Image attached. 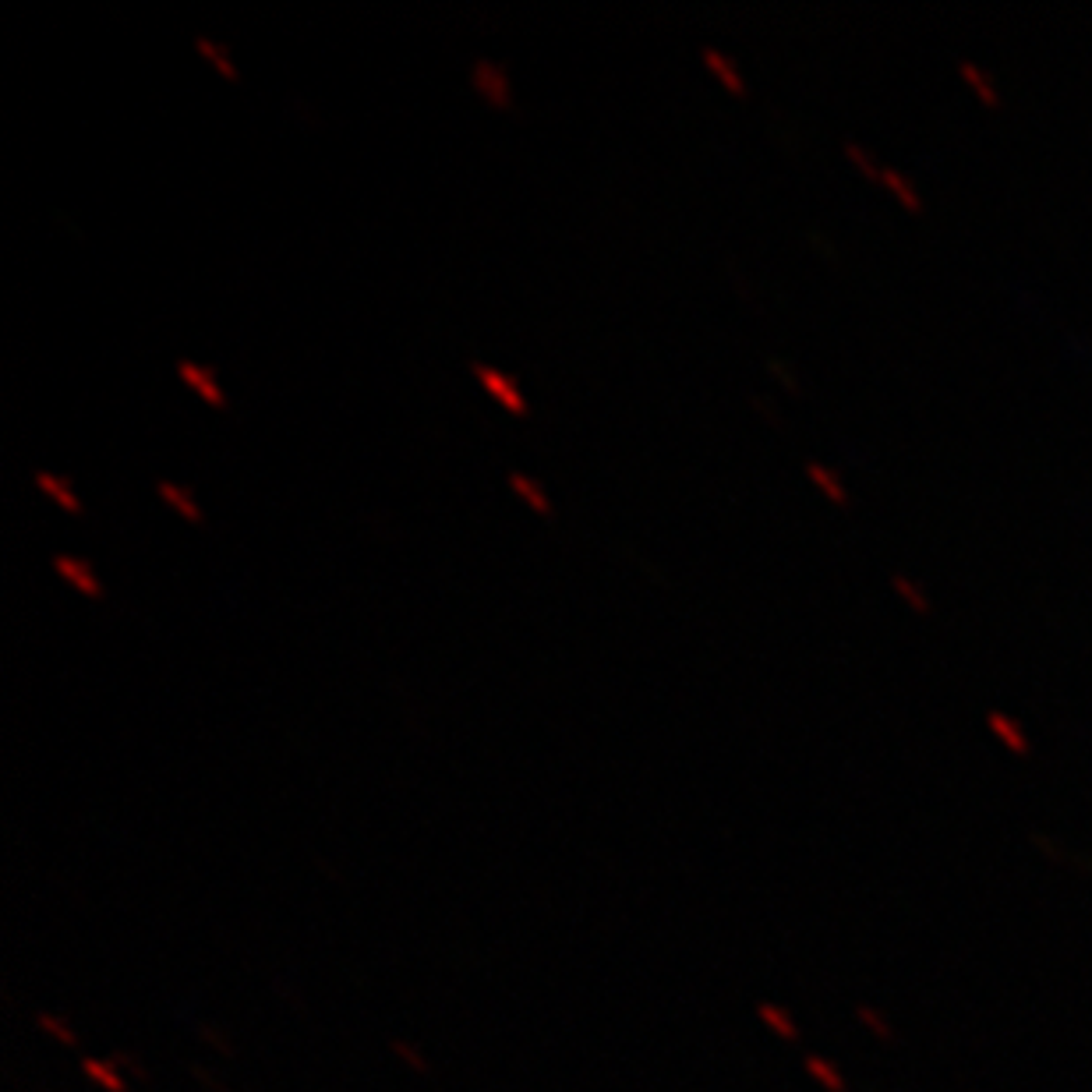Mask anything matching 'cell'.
I'll return each instance as SVG.
<instances>
[{
    "label": "cell",
    "instance_id": "obj_22",
    "mask_svg": "<svg viewBox=\"0 0 1092 1092\" xmlns=\"http://www.w3.org/2000/svg\"><path fill=\"white\" fill-rule=\"evenodd\" d=\"M188 1071H192V1075L199 1078V1082L206 1085L209 1092H230L227 1085L220 1082V1078H213V1071H209V1068H199V1064H192V1068H188Z\"/></svg>",
    "mask_w": 1092,
    "mask_h": 1092
},
{
    "label": "cell",
    "instance_id": "obj_10",
    "mask_svg": "<svg viewBox=\"0 0 1092 1092\" xmlns=\"http://www.w3.org/2000/svg\"><path fill=\"white\" fill-rule=\"evenodd\" d=\"M880 181H884V185L891 188L894 195H898L901 206H908V209H912V213H915V209H922L919 188H915L912 181H908L901 171H894V167H884V178H880Z\"/></svg>",
    "mask_w": 1092,
    "mask_h": 1092
},
{
    "label": "cell",
    "instance_id": "obj_7",
    "mask_svg": "<svg viewBox=\"0 0 1092 1092\" xmlns=\"http://www.w3.org/2000/svg\"><path fill=\"white\" fill-rule=\"evenodd\" d=\"M958 75H962V79L969 82V89L979 96V100L986 103V107H1000V93H997V86H993V82L986 79V75L979 72V68L972 65V61H958Z\"/></svg>",
    "mask_w": 1092,
    "mask_h": 1092
},
{
    "label": "cell",
    "instance_id": "obj_2",
    "mask_svg": "<svg viewBox=\"0 0 1092 1092\" xmlns=\"http://www.w3.org/2000/svg\"><path fill=\"white\" fill-rule=\"evenodd\" d=\"M474 82L496 107H506V103H510V82H506V75L499 65H492V61H474Z\"/></svg>",
    "mask_w": 1092,
    "mask_h": 1092
},
{
    "label": "cell",
    "instance_id": "obj_9",
    "mask_svg": "<svg viewBox=\"0 0 1092 1092\" xmlns=\"http://www.w3.org/2000/svg\"><path fill=\"white\" fill-rule=\"evenodd\" d=\"M806 1071L813 1075V1082H821L828 1092H845V1089H849V1082L842 1078V1071H838L835 1064L828 1061V1057L809 1054V1057H806Z\"/></svg>",
    "mask_w": 1092,
    "mask_h": 1092
},
{
    "label": "cell",
    "instance_id": "obj_23",
    "mask_svg": "<svg viewBox=\"0 0 1092 1092\" xmlns=\"http://www.w3.org/2000/svg\"><path fill=\"white\" fill-rule=\"evenodd\" d=\"M110 1061H114V1064H124L131 1078H142V1082H145V1078H149V1071H145V1064H138L135 1057L124 1054V1050H121V1054H117V1057H110Z\"/></svg>",
    "mask_w": 1092,
    "mask_h": 1092
},
{
    "label": "cell",
    "instance_id": "obj_4",
    "mask_svg": "<svg viewBox=\"0 0 1092 1092\" xmlns=\"http://www.w3.org/2000/svg\"><path fill=\"white\" fill-rule=\"evenodd\" d=\"M53 566H58L61 573H65L68 580L75 583V587L86 590L89 597H100V594H103V590H100V580H96L93 569H89L82 559H72V555H58V559H53Z\"/></svg>",
    "mask_w": 1092,
    "mask_h": 1092
},
{
    "label": "cell",
    "instance_id": "obj_8",
    "mask_svg": "<svg viewBox=\"0 0 1092 1092\" xmlns=\"http://www.w3.org/2000/svg\"><path fill=\"white\" fill-rule=\"evenodd\" d=\"M181 378H185L188 386H195L213 407H227V400H223V393L216 390L213 375H209L206 368H199V364H192V361H181Z\"/></svg>",
    "mask_w": 1092,
    "mask_h": 1092
},
{
    "label": "cell",
    "instance_id": "obj_21",
    "mask_svg": "<svg viewBox=\"0 0 1092 1092\" xmlns=\"http://www.w3.org/2000/svg\"><path fill=\"white\" fill-rule=\"evenodd\" d=\"M199 1035H202V1040H206V1043H213V1050H220V1054H227V1057H234V1054H237L234 1043H230V1035H220V1032H216V1028L199 1025Z\"/></svg>",
    "mask_w": 1092,
    "mask_h": 1092
},
{
    "label": "cell",
    "instance_id": "obj_24",
    "mask_svg": "<svg viewBox=\"0 0 1092 1092\" xmlns=\"http://www.w3.org/2000/svg\"><path fill=\"white\" fill-rule=\"evenodd\" d=\"M859 1018H863L866 1025L873 1028V1032H880V1035H884V1040H887V1035H891V1028H887L884 1021H880V1014H873L870 1007H859Z\"/></svg>",
    "mask_w": 1092,
    "mask_h": 1092
},
{
    "label": "cell",
    "instance_id": "obj_11",
    "mask_svg": "<svg viewBox=\"0 0 1092 1092\" xmlns=\"http://www.w3.org/2000/svg\"><path fill=\"white\" fill-rule=\"evenodd\" d=\"M891 583H894V590H898V597L908 605V609H915V612H930V609H934V602H930V594L919 587V583L912 580V576L894 573V576H891Z\"/></svg>",
    "mask_w": 1092,
    "mask_h": 1092
},
{
    "label": "cell",
    "instance_id": "obj_13",
    "mask_svg": "<svg viewBox=\"0 0 1092 1092\" xmlns=\"http://www.w3.org/2000/svg\"><path fill=\"white\" fill-rule=\"evenodd\" d=\"M390 1050H393V1054H397L400 1061H404L411 1071H418V1075H432V1061H428V1057L421 1054V1050L414 1047V1043H407V1040H390Z\"/></svg>",
    "mask_w": 1092,
    "mask_h": 1092
},
{
    "label": "cell",
    "instance_id": "obj_12",
    "mask_svg": "<svg viewBox=\"0 0 1092 1092\" xmlns=\"http://www.w3.org/2000/svg\"><path fill=\"white\" fill-rule=\"evenodd\" d=\"M757 1014L767 1021V1025L774 1028V1032L781 1035V1040H792V1043L799 1040V1028H795V1021L788 1018L785 1007H778V1004H760V1007H757Z\"/></svg>",
    "mask_w": 1092,
    "mask_h": 1092
},
{
    "label": "cell",
    "instance_id": "obj_1",
    "mask_svg": "<svg viewBox=\"0 0 1092 1092\" xmlns=\"http://www.w3.org/2000/svg\"><path fill=\"white\" fill-rule=\"evenodd\" d=\"M470 368H474V375L481 378V383L488 386V390L496 393V397L503 400L513 414H527V404H524V397H520V390H517V383H513V378L499 375V371L488 368V364H470Z\"/></svg>",
    "mask_w": 1092,
    "mask_h": 1092
},
{
    "label": "cell",
    "instance_id": "obj_14",
    "mask_svg": "<svg viewBox=\"0 0 1092 1092\" xmlns=\"http://www.w3.org/2000/svg\"><path fill=\"white\" fill-rule=\"evenodd\" d=\"M36 481H39V488L50 492V496L58 499V503L65 506L68 513H79V499L72 496V488H68V484L61 481V477H53V474H36Z\"/></svg>",
    "mask_w": 1092,
    "mask_h": 1092
},
{
    "label": "cell",
    "instance_id": "obj_15",
    "mask_svg": "<svg viewBox=\"0 0 1092 1092\" xmlns=\"http://www.w3.org/2000/svg\"><path fill=\"white\" fill-rule=\"evenodd\" d=\"M703 61H707V65L715 68L718 75H722V82L732 89V93H743V89H746V86H743V75H739L736 68H732L729 61H725L718 50H703Z\"/></svg>",
    "mask_w": 1092,
    "mask_h": 1092
},
{
    "label": "cell",
    "instance_id": "obj_16",
    "mask_svg": "<svg viewBox=\"0 0 1092 1092\" xmlns=\"http://www.w3.org/2000/svg\"><path fill=\"white\" fill-rule=\"evenodd\" d=\"M159 496H163L167 503H171L174 510L181 513V517H188V520H199V517H202V513H199V506H195L192 499H188V496H185V492H181V488H174L171 481H163V484H159Z\"/></svg>",
    "mask_w": 1092,
    "mask_h": 1092
},
{
    "label": "cell",
    "instance_id": "obj_17",
    "mask_svg": "<svg viewBox=\"0 0 1092 1092\" xmlns=\"http://www.w3.org/2000/svg\"><path fill=\"white\" fill-rule=\"evenodd\" d=\"M39 1028H43V1032H50L53 1040L61 1043V1047H75V1043H79V1040H75V1032L65 1025V1021L58 1018V1014H46V1011L39 1014Z\"/></svg>",
    "mask_w": 1092,
    "mask_h": 1092
},
{
    "label": "cell",
    "instance_id": "obj_19",
    "mask_svg": "<svg viewBox=\"0 0 1092 1092\" xmlns=\"http://www.w3.org/2000/svg\"><path fill=\"white\" fill-rule=\"evenodd\" d=\"M845 156H849V159H852V163H856V167H859V171H863V174H866V178H873V181H877V178H884V171H877V167H873V159H870V156H866V152H863V149H859V145H856V142H845Z\"/></svg>",
    "mask_w": 1092,
    "mask_h": 1092
},
{
    "label": "cell",
    "instance_id": "obj_18",
    "mask_svg": "<svg viewBox=\"0 0 1092 1092\" xmlns=\"http://www.w3.org/2000/svg\"><path fill=\"white\" fill-rule=\"evenodd\" d=\"M510 481H513V488H517L520 496H524L527 503L534 506V510H538V513H548V499H545V492H541L538 484H531V481H527L524 474H513Z\"/></svg>",
    "mask_w": 1092,
    "mask_h": 1092
},
{
    "label": "cell",
    "instance_id": "obj_20",
    "mask_svg": "<svg viewBox=\"0 0 1092 1092\" xmlns=\"http://www.w3.org/2000/svg\"><path fill=\"white\" fill-rule=\"evenodd\" d=\"M199 50H202V53H209V58L216 61V68H220V72L227 75V79H237L234 65H230V61H227V53H223L220 46H213V43H209V39H199Z\"/></svg>",
    "mask_w": 1092,
    "mask_h": 1092
},
{
    "label": "cell",
    "instance_id": "obj_5",
    "mask_svg": "<svg viewBox=\"0 0 1092 1092\" xmlns=\"http://www.w3.org/2000/svg\"><path fill=\"white\" fill-rule=\"evenodd\" d=\"M986 725H990L993 736H997L1004 746H1011L1014 753H1028V739L1018 722H1011V718L1000 715V711H990V715H986Z\"/></svg>",
    "mask_w": 1092,
    "mask_h": 1092
},
{
    "label": "cell",
    "instance_id": "obj_6",
    "mask_svg": "<svg viewBox=\"0 0 1092 1092\" xmlns=\"http://www.w3.org/2000/svg\"><path fill=\"white\" fill-rule=\"evenodd\" d=\"M806 474H809V481H813L816 488H821L824 496L831 499V503H849V488H845V481H842V477H838L831 467H824V463L809 460V463H806Z\"/></svg>",
    "mask_w": 1092,
    "mask_h": 1092
},
{
    "label": "cell",
    "instance_id": "obj_3",
    "mask_svg": "<svg viewBox=\"0 0 1092 1092\" xmlns=\"http://www.w3.org/2000/svg\"><path fill=\"white\" fill-rule=\"evenodd\" d=\"M82 1071L89 1075V1082L100 1085V1089L107 1092H128V1082H124V1075L117 1071L114 1061H100V1057H86L82 1061Z\"/></svg>",
    "mask_w": 1092,
    "mask_h": 1092
}]
</instances>
